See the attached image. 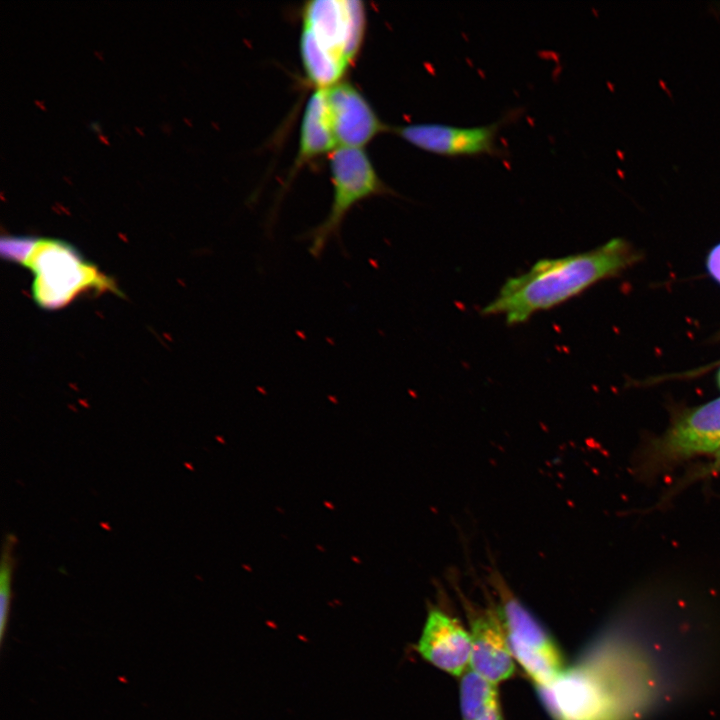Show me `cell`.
Instances as JSON below:
<instances>
[{"label":"cell","instance_id":"1","mask_svg":"<svg viewBox=\"0 0 720 720\" xmlns=\"http://www.w3.org/2000/svg\"><path fill=\"white\" fill-rule=\"evenodd\" d=\"M638 258L628 242L616 238L590 251L541 259L526 272L506 280L482 313L502 316L510 325L521 324L615 276Z\"/></svg>","mask_w":720,"mask_h":720},{"label":"cell","instance_id":"2","mask_svg":"<svg viewBox=\"0 0 720 720\" xmlns=\"http://www.w3.org/2000/svg\"><path fill=\"white\" fill-rule=\"evenodd\" d=\"M598 656L537 687L556 720H632L641 711L650 688L645 664L616 650Z\"/></svg>","mask_w":720,"mask_h":720},{"label":"cell","instance_id":"3","mask_svg":"<svg viewBox=\"0 0 720 720\" xmlns=\"http://www.w3.org/2000/svg\"><path fill=\"white\" fill-rule=\"evenodd\" d=\"M300 56L307 81L325 89L343 80L361 48L365 7L360 1L314 0L303 5Z\"/></svg>","mask_w":720,"mask_h":720},{"label":"cell","instance_id":"4","mask_svg":"<svg viewBox=\"0 0 720 720\" xmlns=\"http://www.w3.org/2000/svg\"><path fill=\"white\" fill-rule=\"evenodd\" d=\"M24 266L34 274L33 300L46 310L60 309L87 292L121 294L110 277L64 240L37 238Z\"/></svg>","mask_w":720,"mask_h":720},{"label":"cell","instance_id":"5","mask_svg":"<svg viewBox=\"0 0 720 720\" xmlns=\"http://www.w3.org/2000/svg\"><path fill=\"white\" fill-rule=\"evenodd\" d=\"M332 202L326 218L302 235L308 251L320 258L332 238H339L342 223L359 202L390 193L363 148L338 147L329 155Z\"/></svg>","mask_w":720,"mask_h":720},{"label":"cell","instance_id":"6","mask_svg":"<svg viewBox=\"0 0 720 720\" xmlns=\"http://www.w3.org/2000/svg\"><path fill=\"white\" fill-rule=\"evenodd\" d=\"M498 608L514 659L537 687L550 685L564 671L562 655L541 624L508 591Z\"/></svg>","mask_w":720,"mask_h":720},{"label":"cell","instance_id":"7","mask_svg":"<svg viewBox=\"0 0 720 720\" xmlns=\"http://www.w3.org/2000/svg\"><path fill=\"white\" fill-rule=\"evenodd\" d=\"M720 449V397L681 414L643 454L649 472Z\"/></svg>","mask_w":720,"mask_h":720},{"label":"cell","instance_id":"8","mask_svg":"<svg viewBox=\"0 0 720 720\" xmlns=\"http://www.w3.org/2000/svg\"><path fill=\"white\" fill-rule=\"evenodd\" d=\"M506 117L491 124L461 127L441 123L390 126L389 131L409 144L444 156L498 154L497 133Z\"/></svg>","mask_w":720,"mask_h":720},{"label":"cell","instance_id":"9","mask_svg":"<svg viewBox=\"0 0 720 720\" xmlns=\"http://www.w3.org/2000/svg\"><path fill=\"white\" fill-rule=\"evenodd\" d=\"M330 121L338 147L363 148L389 131L362 92L348 81L326 88Z\"/></svg>","mask_w":720,"mask_h":720},{"label":"cell","instance_id":"10","mask_svg":"<svg viewBox=\"0 0 720 720\" xmlns=\"http://www.w3.org/2000/svg\"><path fill=\"white\" fill-rule=\"evenodd\" d=\"M417 651L435 667L453 676H462L470 667L471 636L455 618L431 609Z\"/></svg>","mask_w":720,"mask_h":720},{"label":"cell","instance_id":"11","mask_svg":"<svg viewBox=\"0 0 720 720\" xmlns=\"http://www.w3.org/2000/svg\"><path fill=\"white\" fill-rule=\"evenodd\" d=\"M470 636V669L495 685L513 675L515 659L498 609L474 616Z\"/></svg>","mask_w":720,"mask_h":720},{"label":"cell","instance_id":"12","mask_svg":"<svg viewBox=\"0 0 720 720\" xmlns=\"http://www.w3.org/2000/svg\"><path fill=\"white\" fill-rule=\"evenodd\" d=\"M338 148L333 133L326 89H315L308 98L301 120L299 145L289 177L292 178L305 164L331 154Z\"/></svg>","mask_w":720,"mask_h":720},{"label":"cell","instance_id":"13","mask_svg":"<svg viewBox=\"0 0 720 720\" xmlns=\"http://www.w3.org/2000/svg\"><path fill=\"white\" fill-rule=\"evenodd\" d=\"M498 699L496 685L468 669L460 681V710L463 720H476Z\"/></svg>","mask_w":720,"mask_h":720},{"label":"cell","instance_id":"14","mask_svg":"<svg viewBox=\"0 0 720 720\" xmlns=\"http://www.w3.org/2000/svg\"><path fill=\"white\" fill-rule=\"evenodd\" d=\"M15 540L12 536L7 537L2 555L1 572H0V642H4L6 631L8 628L10 608H11V580L14 566L12 557V548Z\"/></svg>","mask_w":720,"mask_h":720},{"label":"cell","instance_id":"15","mask_svg":"<svg viewBox=\"0 0 720 720\" xmlns=\"http://www.w3.org/2000/svg\"><path fill=\"white\" fill-rule=\"evenodd\" d=\"M36 237L31 236H3L0 241V253L3 259L24 266L30 256Z\"/></svg>","mask_w":720,"mask_h":720},{"label":"cell","instance_id":"16","mask_svg":"<svg viewBox=\"0 0 720 720\" xmlns=\"http://www.w3.org/2000/svg\"><path fill=\"white\" fill-rule=\"evenodd\" d=\"M707 269L710 275L720 283V244L710 251L707 258Z\"/></svg>","mask_w":720,"mask_h":720},{"label":"cell","instance_id":"17","mask_svg":"<svg viewBox=\"0 0 720 720\" xmlns=\"http://www.w3.org/2000/svg\"><path fill=\"white\" fill-rule=\"evenodd\" d=\"M476 720H501L498 699L490 704Z\"/></svg>","mask_w":720,"mask_h":720},{"label":"cell","instance_id":"18","mask_svg":"<svg viewBox=\"0 0 720 720\" xmlns=\"http://www.w3.org/2000/svg\"><path fill=\"white\" fill-rule=\"evenodd\" d=\"M712 469L720 472V449L714 453V461L712 463Z\"/></svg>","mask_w":720,"mask_h":720},{"label":"cell","instance_id":"19","mask_svg":"<svg viewBox=\"0 0 720 720\" xmlns=\"http://www.w3.org/2000/svg\"><path fill=\"white\" fill-rule=\"evenodd\" d=\"M717 379H718V384H719V387H720V370H719V372H718Z\"/></svg>","mask_w":720,"mask_h":720}]
</instances>
